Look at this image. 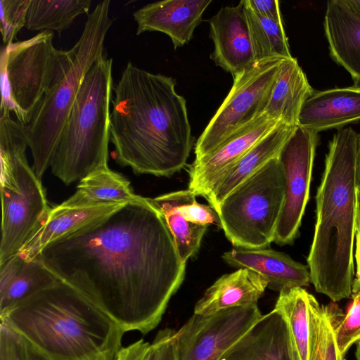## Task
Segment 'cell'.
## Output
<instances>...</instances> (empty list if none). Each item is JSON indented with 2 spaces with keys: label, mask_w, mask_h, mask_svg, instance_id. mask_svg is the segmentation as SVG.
Returning a JSON list of instances; mask_svg holds the SVG:
<instances>
[{
  "label": "cell",
  "mask_w": 360,
  "mask_h": 360,
  "mask_svg": "<svg viewBox=\"0 0 360 360\" xmlns=\"http://www.w3.org/2000/svg\"><path fill=\"white\" fill-rule=\"evenodd\" d=\"M39 259L126 332L146 334L181 285L185 263L148 198L47 245Z\"/></svg>",
  "instance_id": "1"
},
{
  "label": "cell",
  "mask_w": 360,
  "mask_h": 360,
  "mask_svg": "<svg viewBox=\"0 0 360 360\" xmlns=\"http://www.w3.org/2000/svg\"><path fill=\"white\" fill-rule=\"evenodd\" d=\"M176 82L129 61L114 86L110 141L117 164L136 174L169 176L186 165L194 137Z\"/></svg>",
  "instance_id": "2"
},
{
  "label": "cell",
  "mask_w": 360,
  "mask_h": 360,
  "mask_svg": "<svg viewBox=\"0 0 360 360\" xmlns=\"http://www.w3.org/2000/svg\"><path fill=\"white\" fill-rule=\"evenodd\" d=\"M360 134L340 129L328 143L316 195V223L307 259L311 283L333 302L352 295L354 280L356 172Z\"/></svg>",
  "instance_id": "3"
},
{
  "label": "cell",
  "mask_w": 360,
  "mask_h": 360,
  "mask_svg": "<svg viewBox=\"0 0 360 360\" xmlns=\"http://www.w3.org/2000/svg\"><path fill=\"white\" fill-rule=\"evenodd\" d=\"M0 320L50 360H115L125 333L60 280L0 314Z\"/></svg>",
  "instance_id": "4"
},
{
  "label": "cell",
  "mask_w": 360,
  "mask_h": 360,
  "mask_svg": "<svg viewBox=\"0 0 360 360\" xmlns=\"http://www.w3.org/2000/svg\"><path fill=\"white\" fill-rule=\"evenodd\" d=\"M112 60L104 53L85 75L60 134L51 169L65 185L108 168Z\"/></svg>",
  "instance_id": "5"
},
{
  "label": "cell",
  "mask_w": 360,
  "mask_h": 360,
  "mask_svg": "<svg viewBox=\"0 0 360 360\" xmlns=\"http://www.w3.org/2000/svg\"><path fill=\"white\" fill-rule=\"evenodd\" d=\"M110 1L99 2L89 13L82 33L71 50L70 60L44 94L31 120L24 125L32 169L41 179L51 167L55 150L83 79L103 54L104 41L113 20Z\"/></svg>",
  "instance_id": "6"
},
{
  "label": "cell",
  "mask_w": 360,
  "mask_h": 360,
  "mask_svg": "<svg viewBox=\"0 0 360 360\" xmlns=\"http://www.w3.org/2000/svg\"><path fill=\"white\" fill-rule=\"evenodd\" d=\"M24 125L11 115L0 117V262L19 252L46 219L49 206L41 179L26 158Z\"/></svg>",
  "instance_id": "7"
},
{
  "label": "cell",
  "mask_w": 360,
  "mask_h": 360,
  "mask_svg": "<svg viewBox=\"0 0 360 360\" xmlns=\"http://www.w3.org/2000/svg\"><path fill=\"white\" fill-rule=\"evenodd\" d=\"M53 33L42 31L1 51V113H13L26 125L40 101L68 65L71 50L56 49Z\"/></svg>",
  "instance_id": "8"
},
{
  "label": "cell",
  "mask_w": 360,
  "mask_h": 360,
  "mask_svg": "<svg viewBox=\"0 0 360 360\" xmlns=\"http://www.w3.org/2000/svg\"><path fill=\"white\" fill-rule=\"evenodd\" d=\"M285 193V174L276 157L224 199L216 211L233 245L264 248L274 240Z\"/></svg>",
  "instance_id": "9"
},
{
  "label": "cell",
  "mask_w": 360,
  "mask_h": 360,
  "mask_svg": "<svg viewBox=\"0 0 360 360\" xmlns=\"http://www.w3.org/2000/svg\"><path fill=\"white\" fill-rule=\"evenodd\" d=\"M283 58L257 61L233 78L232 87L195 146V158L213 151L262 115Z\"/></svg>",
  "instance_id": "10"
},
{
  "label": "cell",
  "mask_w": 360,
  "mask_h": 360,
  "mask_svg": "<svg viewBox=\"0 0 360 360\" xmlns=\"http://www.w3.org/2000/svg\"><path fill=\"white\" fill-rule=\"evenodd\" d=\"M257 304L194 314L174 333L177 360H219L262 318Z\"/></svg>",
  "instance_id": "11"
},
{
  "label": "cell",
  "mask_w": 360,
  "mask_h": 360,
  "mask_svg": "<svg viewBox=\"0 0 360 360\" xmlns=\"http://www.w3.org/2000/svg\"><path fill=\"white\" fill-rule=\"evenodd\" d=\"M318 139V133L297 126L278 156L285 177V199L274 240L280 245L293 243L299 234L309 199Z\"/></svg>",
  "instance_id": "12"
},
{
  "label": "cell",
  "mask_w": 360,
  "mask_h": 360,
  "mask_svg": "<svg viewBox=\"0 0 360 360\" xmlns=\"http://www.w3.org/2000/svg\"><path fill=\"white\" fill-rule=\"evenodd\" d=\"M283 122L262 114L189 166L188 189L207 198L228 171L255 144Z\"/></svg>",
  "instance_id": "13"
},
{
  "label": "cell",
  "mask_w": 360,
  "mask_h": 360,
  "mask_svg": "<svg viewBox=\"0 0 360 360\" xmlns=\"http://www.w3.org/2000/svg\"><path fill=\"white\" fill-rule=\"evenodd\" d=\"M214 43L210 58L233 78L254 65L255 58L244 6H224L209 20Z\"/></svg>",
  "instance_id": "14"
},
{
  "label": "cell",
  "mask_w": 360,
  "mask_h": 360,
  "mask_svg": "<svg viewBox=\"0 0 360 360\" xmlns=\"http://www.w3.org/2000/svg\"><path fill=\"white\" fill-rule=\"evenodd\" d=\"M212 0H164L148 4L133 13L136 34L160 32L171 39L174 49L192 39Z\"/></svg>",
  "instance_id": "15"
},
{
  "label": "cell",
  "mask_w": 360,
  "mask_h": 360,
  "mask_svg": "<svg viewBox=\"0 0 360 360\" xmlns=\"http://www.w3.org/2000/svg\"><path fill=\"white\" fill-rule=\"evenodd\" d=\"M219 360H300L288 325L273 309L233 345Z\"/></svg>",
  "instance_id": "16"
},
{
  "label": "cell",
  "mask_w": 360,
  "mask_h": 360,
  "mask_svg": "<svg viewBox=\"0 0 360 360\" xmlns=\"http://www.w3.org/2000/svg\"><path fill=\"white\" fill-rule=\"evenodd\" d=\"M323 29L331 58L360 83V4L357 0L327 2Z\"/></svg>",
  "instance_id": "17"
},
{
  "label": "cell",
  "mask_w": 360,
  "mask_h": 360,
  "mask_svg": "<svg viewBox=\"0 0 360 360\" xmlns=\"http://www.w3.org/2000/svg\"><path fill=\"white\" fill-rule=\"evenodd\" d=\"M221 258L232 267L255 271L266 281L267 288L279 292L286 289L306 287L311 283L307 265L272 249L237 248L224 252Z\"/></svg>",
  "instance_id": "18"
},
{
  "label": "cell",
  "mask_w": 360,
  "mask_h": 360,
  "mask_svg": "<svg viewBox=\"0 0 360 360\" xmlns=\"http://www.w3.org/2000/svg\"><path fill=\"white\" fill-rule=\"evenodd\" d=\"M360 120V86L315 91L304 102L298 126L316 133Z\"/></svg>",
  "instance_id": "19"
},
{
  "label": "cell",
  "mask_w": 360,
  "mask_h": 360,
  "mask_svg": "<svg viewBox=\"0 0 360 360\" xmlns=\"http://www.w3.org/2000/svg\"><path fill=\"white\" fill-rule=\"evenodd\" d=\"M124 205L72 207L63 203L51 208L46 219L19 253L34 259L49 244L105 218Z\"/></svg>",
  "instance_id": "20"
},
{
  "label": "cell",
  "mask_w": 360,
  "mask_h": 360,
  "mask_svg": "<svg viewBox=\"0 0 360 360\" xmlns=\"http://www.w3.org/2000/svg\"><path fill=\"white\" fill-rule=\"evenodd\" d=\"M266 281L248 269H238L219 278L197 302L194 314L210 315L224 309L256 304Z\"/></svg>",
  "instance_id": "21"
},
{
  "label": "cell",
  "mask_w": 360,
  "mask_h": 360,
  "mask_svg": "<svg viewBox=\"0 0 360 360\" xmlns=\"http://www.w3.org/2000/svg\"><path fill=\"white\" fill-rule=\"evenodd\" d=\"M314 92L297 59H283L262 114L297 127L302 106Z\"/></svg>",
  "instance_id": "22"
},
{
  "label": "cell",
  "mask_w": 360,
  "mask_h": 360,
  "mask_svg": "<svg viewBox=\"0 0 360 360\" xmlns=\"http://www.w3.org/2000/svg\"><path fill=\"white\" fill-rule=\"evenodd\" d=\"M295 128L282 123L255 144L228 171L206 198L210 205L217 210L224 199L238 186L278 157Z\"/></svg>",
  "instance_id": "23"
},
{
  "label": "cell",
  "mask_w": 360,
  "mask_h": 360,
  "mask_svg": "<svg viewBox=\"0 0 360 360\" xmlns=\"http://www.w3.org/2000/svg\"><path fill=\"white\" fill-rule=\"evenodd\" d=\"M75 192L62 203L72 207L125 205L140 198L122 174L109 167L96 170L79 181Z\"/></svg>",
  "instance_id": "24"
},
{
  "label": "cell",
  "mask_w": 360,
  "mask_h": 360,
  "mask_svg": "<svg viewBox=\"0 0 360 360\" xmlns=\"http://www.w3.org/2000/svg\"><path fill=\"white\" fill-rule=\"evenodd\" d=\"M58 281L39 259H25L8 281L0 284V314Z\"/></svg>",
  "instance_id": "25"
},
{
  "label": "cell",
  "mask_w": 360,
  "mask_h": 360,
  "mask_svg": "<svg viewBox=\"0 0 360 360\" xmlns=\"http://www.w3.org/2000/svg\"><path fill=\"white\" fill-rule=\"evenodd\" d=\"M91 5V0H31L25 27L30 31L60 33L79 15H89Z\"/></svg>",
  "instance_id": "26"
},
{
  "label": "cell",
  "mask_w": 360,
  "mask_h": 360,
  "mask_svg": "<svg viewBox=\"0 0 360 360\" xmlns=\"http://www.w3.org/2000/svg\"><path fill=\"white\" fill-rule=\"evenodd\" d=\"M343 316L336 304L320 305L311 294L309 297V360H344L338 348L335 326Z\"/></svg>",
  "instance_id": "27"
},
{
  "label": "cell",
  "mask_w": 360,
  "mask_h": 360,
  "mask_svg": "<svg viewBox=\"0 0 360 360\" xmlns=\"http://www.w3.org/2000/svg\"><path fill=\"white\" fill-rule=\"evenodd\" d=\"M310 295L303 288L284 290L274 309L285 319L300 360H309L310 356Z\"/></svg>",
  "instance_id": "28"
},
{
  "label": "cell",
  "mask_w": 360,
  "mask_h": 360,
  "mask_svg": "<svg viewBox=\"0 0 360 360\" xmlns=\"http://www.w3.org/2000/svg\"><path fill=\"white\" fill-rule=\"evenodd\" d=\"M246 13L254 53L257 61L292 58L283 22L261 16L240 1Z\"/></svg>",
  "instance_id": "29"
},
{
  "label": "cell",
  "mask_w": 360,
  "mask_h": 360,
  "mask_svg": "<svg viewBox=\"0 0 360 360\" xmlns=\"http://www.w3.org/2000/svg\"><path fill=\"white\" fill-rule=\"evenodd\" d=\"M148 200L163 217L173 236L178 254L186 263L198 252L208 225L188 221L178 211L157 198H148Z\"/></svg>",
  "instance_id": "30"
},
{
  "label": "cell",
  "mask_w": 360,
  "mask_h": 360,
  "mask_svg": "<svg viewBox=\"0 0 360 360\" xmlns=\"http://www.w3.org/2000/svg\"><path fill=\"white\" fill-rule=\"evenodd\" d=\"M195 194L191 190H183L166 193L156 197L160 201L172 207L188 221L208 225L214 224L221 229L220 217L210 205L200 204Z\"/></svg>",
  "instance_id": "31"
},
{
  "label": "cell",
  "mask_w": 360,
  "mask_h": 360,
  "mask_svg": "<svg viewBox=\"0 0 360 360\" xmlns=\"http://www.w3.org/2000/svg\"><path fill=\"white\" fill-rule=\"evenodd\" d=\"M352 302L346 314L338 321L335 341L340 354L345 356L348 349L360 340V285L353 283Z\"/></svg>",
  "instance_id": "32"
},
{
  "label": "cell",
  "mask_w": 360,
  "mask_h": 360,
  "mask_svg": "<svg viewBox=\"0 0 360 360\" xmlns=\"http://www.w3.org/2000/svg\"><path fill=\"white\" fill-rule=\"evenodd\" d=\"M0 360H50L7 324H0Z\"/></svg>",
  "instance_id": "33"
},
{
  "label": "cell",
  "mask_w": 360,
  "mask_h": 360,
  "mask_svg": "<svg viewBox=\"0 0 360 360\" xmlns=\"http://www.w3.org/2000/svg\"><path fill=\"white\" fill-rule=\"evenodd\" d=\"M31 0H1L0 30L5 46L13 43L20 30L25 27Z\"/></svg>",
  "instance_id": "34"
},
{
  "label": "cell",
  "mask_w": 360,
  "mask_h": 360,
  "mask_svg": "<svg viewBox=\"0 0 360 360\" xmlns=\"http://www.w3.org/2000/svg\"><path fill=\"white\" fill-rule=\"evenodd\" d=\"M156 343L139 340L126 347H122L115 360H153Z\"/></svg>",
  "instance_id": "35"
},
{
  "label": "cell",
  "mask_w": 360,
  "mask_h": 360,
  "mask_svg": "<svg viewBox=\"0 0 360 360\" xmlns=\"http://www.w3.org/2000/svg\"><path fill=\"white\" fill-rule=\"evenodd\" d=\"M174 333L175 331L170 328L158 332L154 339L156 349L153 360H177Z\"/></svg>",
  "instance_id": "36"
},
{
  "label": "cell",
  "mask_w": 360,
  "mask_h": 360,
  "mask_svg": "<svg viewBox=\"0 0 360 360\" xmlns=\"http://www.w3.org/2000/svg\"><path fill=\"white\" fill-rule=\"evenodd\" d=\"M255 13L278 22H283L279 1L277 0H243Z\"/></svg>",
  "instance_id": "37"
},
{
  "label": "cell",
  "mask_w": 360,
  "mask_h": 360,
  "mask_svg": "<svg viewBox=\"0 0 360 360\" xmlns=\"http://www.w3.org/2000/svg\"><path fill=\"white\" fill-rule=\"evenodd\" d=\"M354 260L356 263V276L353 283L360 285V234L357 232L355 238Z\"/></svg>",
  "instance_id": "38"
},
{
  "label": "cell",
  "mask_w": 360,
  "mask_h": 360,
  "mask_svg": "<svg viewBox=\"0 0 360 360\" xmlns=\"http://www.w3.org/2000/svg\"><path fill=\"white\" fill-rule=\"evenodd\" d=\"M356 230L360 234V190L356 187Z\"/></svg>",
  "instance_id": "39"
},
{
  "label": "cell",
  "mask_w": 360,
  "mask_h": 360,
  "mask_svg": "<svg viewBox=\"0 0 360 360\" xmlns=\"http://www.w3.org/2000/svg\"><path fill=\"white\" fill-rule=\"evenodd\" d=\"M356 187L360 190V148L358 155L356 172Z\"/></svg>",
  "instance_id": "40"
},
{
  "label": "cell",
  "mask_w": 360,
  "mask_h": 360,
  "mask_svg": "<svg viewBox=\"0 0 360 360\" xmlns=\"http://www.w3.org/2000/svg\"><path fill=\"white\" fill-rule=\"evenodd\" d=\"M356 358L360 360V340L356 343Z\"/></svg>",
  "instance_id": "41"
}]
</instances>
